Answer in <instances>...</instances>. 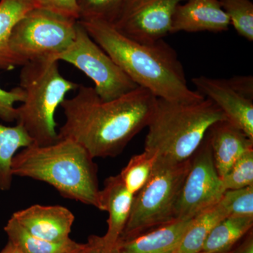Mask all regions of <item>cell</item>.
<instances>
[{
    "label": "cell",
    "mask_w": 253,
    "mask_h": 253,
    "mask_svg": "<svg viewBox=\"0 0 253 253\" xmlns=\"http://www.w3.org/2000/svg\"><path fill=\"white\" fill-rule=\"evenodd\" d=\"M33 144L27 131L20 125L0 124V190L7 191L12 185V161L18 150Z\"/></svg>",
    "instance_id": "19"
},
{
    "label": "cell",
    "mask_w": 253,
    "mask_h": 253,
    "mask_svg": "<svg viewBox=\"0 0 253 253\" xmlns=\"http://www.w3.org/2000/svg\"><path fill=\"white\" fill-rule=\"evenodd\" d=\"M224 191L206 135L191 156L189 172L176 207V219H193L204 210L219 203Z\"/></svg>",
    "instance_id": "9"
},
{
    "label": "cell",
    "mask_w": 253,
    "mask_h": 253,
    "mask_svg": "<svg viewBox=\"0 0 253 253\" xmlns=\"http://www.w3.org/2000/svg\"><path fill=\"white\" fill-rule=\"evenodd\" d=\"M190 166L191 158L175 163L157 158L149 181L134 195L130 215L118 240L133 237L176 219V207Z\"/></svg>",
    "instance_id": "6"
},
{
    "label": "cell",
    "mask_w": 253,
    "mask_h": 253,
    "mask_svg": "<svg viewBox=\"0 0 253 253\" xmlns=\"http://www.w3.org/2000/svg\"><path fill=\"white\" fill-rule=\"evenodd\" d=\"M129 0H77L81 21H98L113 25Z\"/></svg>",
    "instance_id": "22"
},
{
    "label": "cell",
    "mask_w": 253,
    "mask_h": 253,
    "mask_svg": "<svg viewBox=\"0 0 253 253\" xmlns=\"http://www.w3.org/2000/svg\"><path fill=\"white\" fill-rule=\"evenodd\" d=\"M191 219H175L126 239L118 240V253H176Z\"/></svg>",
    "instance_id": "14"
},
{
    "label": "cell",
    "mask_w": 253,
    "mask_h": 253,
    "mask_svg": "<svg viewBox=\"0 0 253 253\" xmlns=\"http://www.w3.org/2000/svg\"><path fill=\"white\" fill-rule=\"evenodd\" d=\"M24 99V91L20 86L9 91L0 87V118L5 122L16 121L15 104L17 102L22 103Z\"/></svg>",
    "instance_id": "27"
},
{
    "label": "cell",
    "mask_w": 253,
    "mask_h": 253,
    "mask_svg": "<svg viewBox=\"0 0 253 253\" xmlns=\"http://www.w3.org/2000/svg\"><path fill=\"white\" fill-rule=\"evenodd\" d=\"M97 172L94 158L69 139L46 146L33 144L17 153L12 161L14 176L47 183L63 197L99 210Z\"/></svg>",
    "instance_id": "3"
},
{
    "label": "cell",
    "mask_w": 253,
    "mask_h": 253,
    "mask_svg": "<svg viewBox=\"0 0 253 253\" xmlns=\"http://www.w3.org/2000/svg\"><path fill=\"white\" fill-rule=\"evenodd\" d=\"M213 161L222 177L243 155L253 149V140L228 121H219L208 131Z\"/></svg>",
    "instance_id": "15"
},
{
    "label": "cell",
    "mask_w": 253,
    "mask_h": 253,
    "mask_svg": "<svg viewBox=\"0 0 253 253\" xmlns=\"http://www.w3.org/2000/svg\"><path fill=\"white\" fill-rule=\"evenodd\" d=\"M234 90L253 101V78L251 76H237L226 79Z\"/></svg>",
    "instance_id": "29"
},
{
    "label": "cell",
    "mask_w": 253,
    "mask_h": 253,
    "mask_svg": "<svg viewBox=\"0 0 253 253\" xmlns=\"http://www.w3.org/2000/svg\"><path fill=\"white\" fill-rule=\"evenodd\" d=\"M76 96L61 106L66 117L59 139L76 141L91 157H116L149 125L157 97L138 86L111 101H103L94 87L78 86Z\"/></svg>",
    "instance_id": "1"
},
{
    "label": "cell",
    "mask_w": 253,
    "mask_h": 253,
    "mask_svg": "<svg viewBox=\"0 0 253 253\" xmlns=\"http://www.w3.org/2000/svg\"><path fill=\"white\" fill-rule=\"evenodd\" d=\"M229 216L220 202L195 216L183 236L176 253H199L204 241L218 223Z\"/></svg>",
    "instance_id": "20"
},
{
    "label": "cell",
    "mask_w": 253,
    "mask_h": 253,
    "mask_svg": "<svg viewBox=\"0 0 253 253\" xmlns=\"http://www.w3.org/2000/svg\"><path fill=\"white\" fill-rule=\"evenodd\" d=\"M134 197L119 174L105 181L104 189L100 190L99 210L109 213L107 231L102 236L106 244L115 246L121 237L130 215Z\"/></svg>",
    "instance_id": "16"
},
{
    "label": "cell",
    "mask_w": 253,
    "mask_h": 253,
    "mask_svg": "<svg viewBox=\"0 0 253 253\" xmlns=\"http://www.w3.org/2000/svg\"><path fill=\"white\" fill-rule=\"evenodd\" d=\"M225 190L241 189L253 185V149L247 151L221 178Z\"/></svg>",
    "instance_id": "25"
},
{
    "label": "cell",
    "mask_w": 253,
    "mask_h": 253,
    "mask_svg": "<svg viewBox=\"0 0 253 253\" xmlns=\"http://www.w3.org/2000/svg\"><path fill=\"white\" fill-rule=\"evenodd\" d=\"M116 245L106 244L102 236L92 235L89 236L88 242L85 244L84 253H118Z\"/></svg>",
    "instance_id": "30"
},
{
    "label": "cell",
    "mask_w": 253,
    "mask_h": 253,
    "mask_svg": "<svg viewBox=\"0 0 253 253\" xmlns=\"http://www.w3.org/2000/svg\"><path fill=\"white\" fill-rule=\"evenodd\" d=\"M56 61L71 63L94 82L103 101H111L138 87L109 55L93 41L78 21L76 39L56 56Z\"/></svg>",
    "instance_id": "8"
},
{
    "label": "cell",
    "mask_w": 253,
    "mask_h": 253,
    "mask_svg": "<svg viewBox=\"0 0 253 253\" xmlns=\"http://www.w3.org/2000/svg\"><path fill=\"white\" fill-rule=\"evenodd\" d=\"M226 253H253V230L249 231L231 251Z\"/></svg>",
    "instance_id": "31"
},
{
    "label": "cell",
    "mask_w": 253,
    "mask_h": 253,
    "mask_svg": "<svg viewBox=\"0 0 253 253\" xmlns=\"http://www.w3.org/2000/svg\"><path fill=\"white\" fill-rule=\"evenodd\" d=\"M221 7L240 36L253 41V4L250 0H219Z\"/></svg>",
    "instance_id": "24"
},
{
    "label": "cell",
    "mask_w": 253,
    "mask_h": 253,
    "mask_svg": "<svg viewBox=\"0 0 253 253\" xmlns=\"http://www.w3.org/2000/svg\"><path fill=\"white\" fill-rule=\"evenodd\" d=\"M20 86L24 101L16 108V124L31 136L33 144L46 146L59 140L55 113L70 91L78 84L61 74L59 61L42 59L21 66Z\"/></svg>",
    "instance_id": "5"
},
{
    "label": "cell",
    "mask_w": 253,
    "mask_h": 253,
    "mask_svg": "<svg viewBox=\"0 0 253 253\" xmlns=\"http://www.w3.org/2000/svg\"><path fill=\"white\" fill-rule=\"evenodd\" d=\"M198 92L212 101L226 119L253 140V101L234 90L226 79L200 76L193 78Z\"/></svg>",
    "instance_id": "11"
},
{
    "label": "cell",
    "mask_w": 253,
    "mask_h": 253,
    "mask_svg": "<svg viewBox=\"0 0 253 253\" xmlns=\"http://www.w3.org/2000/svg\"><path fill=\"white\" fill-rule=\"evenodd\" d=\"M176 6L170 33L208 31L220 33L229 29V18L219 0H186Z\"/></svg>",
    "instance_id": "13"
},
{
    "label": "cell",
    "mask_w": 253,
    "mask_h": 253,
    "mask_svg": "<svg viewBox=\"0 0 253 253\" xmlns=\"http://www.w3.org/2000/svg\"><path fill=\"white\" fill-rule=\"evenodd\" d=\"M84 249H85V244L83 245V247L80 248V249L75 250V251H71V252L68 253H84Z\"/></svg>",
    "instance_id": "33"
},
{
    "label": "cell",
    "mask_w": 253,
    "mask_h": 253,
    "mask_svg": "<svg viewBox=\"0 0 253 253\" xmlns=\"http://www.w3.org/2000/svg\"><path fill=\"white\" fill-rule=\"evenodd\" d=\"M34 9L47 10L79 20L77 0H29Z\"/></svg>",
    "instance_id": "28"
},
{
    "label": "cell",
    "mask_w": 253,
    "mask_h": 253,
    "mask_svg": "<svg viewBox=\"0 0 253 253\" xmlns=\"http://www.w3.org/2000/svg\"><path fill=\"white\" fill-rule=\"evenodd\" d=\"M79 22L138 86L168 101L192 103L205 99L188 86L184 67L175 50L164 40L142 44L123 36L112 25Z\"/></svg>",
    "instance_id": "2"
},
{
    "label": "cell",
    "mask_w": 253,
    "mask_h": 253,
    "mask_svg": "<svg viewBox=\"0 0 253 253\" xmlns=\"http://www.w3.org/2000/svg\"><path fill=\"white\" fill-rule=\"evenodd\" d=\"M155 155L144 151L142 154L132 156L127 165L119 174L128 191L135 195L148 182L156 165Z\"/></svg>",
    "instance_id": "23"
},
{
    "label": "cell",
    "mask_w": 253,
    "mask_h": 253,
    "mask_svg": "<svg viewBox=\"0 0 253 253\" xmlns=\"http://www.w3.org/2000/svg\"><path fill=\"white\" fill-rule=\"evenodd\" d=\"M186 0H129L113 27L121 34L142 44H149L170 33L177 5Z\"/></svg>",
    "instance_id": "10"
},
{
    "label": "cell",
    "mask_w": 253,
    "mask_h": 253,
    "mask_svg": "<svg viewBox=\"0 0 253 253\" xmlns=\"http://www.w3.org/2000/svg\"><path fill=\"white\" fill-rule=\"evenodd\" d=\"M78 23V20L47 10L32 9L13 28L10 48L24 63L56 60L76 39Z\"/></svg>",
    "instance_id": "7"
},
{
    "label": "cell",
    "mask_w": 253,
    "mask_h": 253,
    "mask_svg": "<svg viewBox=\"0 0 253 253\" xmlns=\"http://www.w3.org/2000/svg\"><path fill=\"white\" fill-rule=\"evenodd\" d=\"M253 217L229 215L219 221L206 238L202 253H226L249 231L253 230Z\"/></svg>",
    "instance_id": "18"
},
{
    "label": "cell",
    "mask_w": 253,
    "mask_h": 253,
    "mask_svg": "<svg viewBox=\"0 0 253 253\" xmlns=\"http://www.w3.org/2000/svg\"><path fill=\"white\" fill-rule=\"evenodd\" d=\"M225 115L211 100L182 103L157 98L145 139L144 151L172 162L190 159L210 128Z\"/></svg>",
    "instance_id": "4"
},
{
    "label": "cell",
    "mask_w": 253,
    "mask_h": 253,
    "mask_svg": "<svg viewBox=\"0 0 253 253\" xmlns=\"http://www.w3.org/2000/svg\"><path fill=\"white\" fill-rule=\"evenodd\" d=\"M33 9L29 0H0V70L11 71L25 64L11 51L9 38L16 23Z\"/></svg>",
    "instance_id": "17"
},
{
    "label": "cell",
    "mask_w": 253,
    "mask_h": 253,
    "mask_svg": "<svg viewBox=\"0 0 253 253\" xmlns=\"http://www.w3.org/2000/svg\"><path fill=\"white\" fill-rule=\"evenodd\" d=\"M10 242L25 253H68L83 247V245L70 239L64 242H51L32 235L11 217L4 226Z\"/></svg>",
    "instance_id": "21"
},
{
    "label": "cell",
    "mask_w": 253,
    "mask_h": 253,
    "mask_svg": "<svg viewBox=\"0 0 253 253\" xmlns=\"http://www.w3.org/2000/svg\"><path fill=\"white\" fill-rule=\"evenodd\" d=\"M0 253H25L23 251H21L19 248L15 246L14 244L8 241L7 244L5 246L4 249L0 251Z\"/></svg>",
    "instance_id": "32"
},
{
    "label": "cell",
    "mask_w": 253,
    "mask_h": 253,
    "mask_svg": "<svg viewBox=\"0 0 253 253\" xmlns=\"http://www.w3.org/2000/svg\"><path fill=\"white\" fill-rule=\"evenodd\" d=\"M32 235L51 242L69 241L75 216L60 206L34 205L11 216Z\"/></svg>",
    "instance_id": "12"
},
{
    "label": "cell",
    "mask_w": 253,
    "mask_h": 253,
    "mask_svg": "<svg viewBox=\"0 0 253 253\" xmlns=\"http://www.w3.org/2000/svg\"><path fill=\"white\" fill-rule=\"evenodd\" d=\"M219 202L229 215L253 217V185L226 190Z\"/></svg>",
    "instance_id": "26"
},
{
    "label": "cell",
    "mask_w": 253,
    "mask_h": 253,
    "mask_svg": "<svg viewBox=\"0 0 253 253\" xmlns=\"http://www.w3.org/2000/svg\"><path fill=\"white\" fill-rule=\"evenodd\" d=\"M202 253L200 252V253Z\"/></svg>",
    "instance_id": "34"
}]
</instances>
